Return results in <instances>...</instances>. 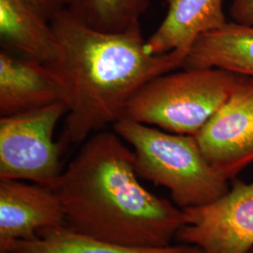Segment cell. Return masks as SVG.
I'll list each match as a JSON object with an SVG mask.
<instances>
[{"label":"cell","mask_w":253,"mask_h":253,"mask_svg":"<svg viewBox=\"0 0 253 253\" xmlns=\"http://www.w3.org/2000/svg\"><path fill=\"white\" fill-rule=\"evenodd\" d=\"M113 127L132 147L139 176L170 190L182 209L207 205L229 190L228 180L209 164L195 136L175 134L125 118Z\"/></svg>","instance_id":"3"},{"label":"cell","mask_w":253,"mask_h":253,"mask_svg":"<svg viewBox=\"0 0 253 253\" xmlns=\"http://www.w3.org/2000/svg\"><path fill=\"white\" fill-rule=\"evenodd\" d=\"M39 9L46 18L52 20L61 9H65L67 0H28Z\"/></svg>","instance_id":"16"},{"label":"cell","mask_w":253,"mask_h":253,"mask_svg":"<svg viewBox=\"0 0 253 253\" xmlns=\"http://www.w3.org/2000/svg\"><path fill=\"white\" fill-rule=\"evenodd\" d=\"M68 104V91L53 65L0 51V117Z\"/></svg>","instance_id":"9"},{"label":"cell","mask_w":253,"mask_h":253,"mask_svg":"<svg viewBox=\"0 0 253 253\" xmlns=\"http://www.w3.org/2000/svg\"><path fill=\"white\" fill-rule=\"evenodd\" d=\"M183 69H221L253 76V26L227 22L198 37Z\"/></svg>","instance_id":"12"},{"label":"cell","mask_w":253,"mask_h":253,"mask_svg":"<svg viewBox=\"0 0 253 253\" xmlns=\"http://www.w3.org/2000/svg\"><path fill=\"white\" fill-rule=\"evenodd\" d=\"M238 76L216 68L164 73L137 91L122 118L195 136L226 102Z\"/></svg>","instance_id":"4"},{"label":"cell","mask_w":253,"mask_h":253,"mask_svg":"<svg viewBox=\"0 0 253 253\" xmlns=\"http://www.w3.org/2000/svg\"><path fill=\"white\" fill-rule=\"evenodd\" d=\"M224 0H168L160 27L145 41L148 53L163 54L176 49L190 50L198 37L227 23Z\"/></svg>","instance_id":"11"},{"label":"cell","mask_w":253,"mask_h":253,"mask_svg":"<svg viewBox=\"0 0 253 253\" xmlns=\"http://www.w3.org/2000/svg\"><path fill=\"white\" fill-rule=\"evenodd\" d=\"M65 102L0 118V180L28 181L53 189L61 174V145L54 129Z\"/></svg>","instance_id":"5"},{"label":"cell","mask_w":253,"mask_h":253,"mask_svg":"<svg viewBox=\"0 0 253 253\" xmlns=\"http://www.w3.org/2000/svg\"><path fill=\"white\" fill-rule=\"evenodd\" d=\"M120 136L86 139L53 190L66 227L92 239L130 247L170 245L184 223L183 209L146 190L135 157Z\"/></svg>","instance_id":"1"},{"label":"cell","mask_w":253,"mask_h":253,"mask_svg":"<svg viewBox=\"0 0 253 253\" xmlns=\"http://www.w3.org/2000/svg\"><path fill=\"white\" fill-rule=\"evenodd\" d=\"M3 253H204L191 245L130 247L92 239L63 226L9 245Z\"/></svg>","instance_id":"13"},{"label":"cell","mask_w":253,"mask_h":253,"mask_svg":"<svg viewBox=\"0 0 253 253\" xmlns=\"http://www.w3.org/2000/svg\"><path fill=\"white\" fill-rule=\"evenodd\" d=\"M58 42L53 65L68 91L64 143L80 144L92 133L115 124L145 84L183 66L190 50L152 54L141 25L119 33L84 25L66 9L51 20Z\"/></svg>","instance_id":"2"},{"label":"cell","mask_w":253,"mask_h":253,"mask_svg":"<svg viewBox=\"0 0 253 253\" xmlns=\"http://www.w3.org/2000/svg\"><path fill=\"white\" fill-rule=\"evenodd\" d=\"M66 226L53 189L25 181L0 180V253L47 230Z\"/></svg>","instance_id":"8"},{"label":"cell","mask_w":253,"mask_h":253,"mask_svg":"<svg viewBox=\"0 0 253 253\" xmlns=\"http://www.w3.org/2000/svg\"><path fill=\"white\" fill-rule=\"evenodd\" d=\"M150 0H67L73 16L93 29L119 33L140 26Z\"/></svg>","instance_id":"14"},{"label":"cell","mask_w":253,"mask_h":253,"mask_svg":"<svg viewBox=\"0 0 253 253\" xmlns=\"http://www.w3.org/2000/svg\"><path fill=\"white\" fill-rule=\"evenodd\" d=\"M230 15L236 24L253 26V0H234Z\"/></svg>","instance_id":"15"},{"label":"cell","mask_w":253,"mask_h":253,"mask_svg":"<svg viewBox=\"0 0 253 253\" xmlns=\"http://www.w3.org/2000/svg\"><path fill=\"white\" fill-rule=\"evenodd\" d=\"M251 253H253V250L252 251V252H251Z\"/></svg>","instance_id":"17"},{"label":"cell","mask_w":253,"mask_h":253,"mask_svg":"<svg viewBox=\"0 0 253 253\" xmlns=\"http://www.w3.org/2000/svg\"><path fill=\"white\" fill-rule=\"evenodd\" d=\"M1 49L54 65L58 42L50 20L28 0H0Z\"/></svg>","instance_id":"10"},{"label":"cell","mask_w":253,"mask_h":253,"mask_svg":"<svg viewBox=\"0 0 253 253\" xmlns=\"http://www.w3.org/2000/svg\"><path fill=\"white\" fill-rule=\"evenodd\" d=\"M176 237L204 253H251L253 250V182L236 181L217 200L183 208Z\"/></svg>","instance_id":"6"},{"label":"cell","mask_w":253,"mask_h":253,"mask_svg":"<svg viewBox=\"0 0 253 253\" xmlns=\"http://www.w3.org/2000/svg\"><path fill=\"white\" fill-rule=\"evenodd\" d=\"M195 138L209 164L226 180L253 163V76L239 74L229 99Z\"/></svg>","instance_id":"7"}]
</instances>
